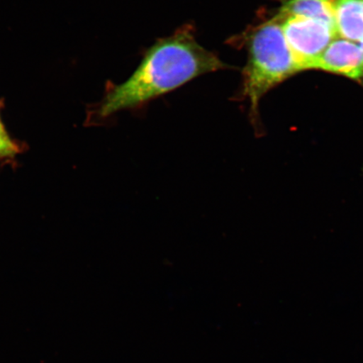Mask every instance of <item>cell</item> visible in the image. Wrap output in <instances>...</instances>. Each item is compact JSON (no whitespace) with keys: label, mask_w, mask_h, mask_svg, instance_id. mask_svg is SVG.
<instances>
[{"label":"cell","mask_w":363,"mask_h":363,"mask_svg":"<svg viewBox=\"0 0 363 363\" xmlns=\"http://www.w3.org/2000/svg\"><path fill=\"white\" fill-rule=\"evenodd\" d=\"M278 13L282 20L286 42L299 72L311 69L313 63L338 38L337 30L328 23Z\"/></svg>","instance_id":"obj_3"},{"label":"cell","mask_w":363,"mask_h":363,"mask_svg":"<svg viewBox=\"0 0 363 363\" xmlns=\"http://www.w3.org/2000/svg\"><path fill=\"white\" fill-rule=\"evenodd\" d=\"M286 42L279 13L257 26L248 40V60L242 72L243 99H248L253 121L264 95L298 72Z\"/></svg>","instance_id":"obj_2"},{"label":"cell","mask_w":363,"mask_h":363,"mask_svg":"<svg viewBox=\"0 0 363 363\" xmlns=\"http://www.w3.org/2000/svg\"><path fill=\"white\" fill-rule=\"evenodd\" d=\"M4 126L1 121V116H0V127Z\"/></svg>","instance_id":"obj_8"},{"label":"cell","mask_w":363,"mask_h":363,"mask_svg":"<svg viewBox=\"0 0 363 363\" xmlns=\"http://www.w3.org/2000/svg\"><path fill=\"white\" fill-rule=\"evenodd\" d=\"M279 12L324 21L335 28L333 0H285Z\"/></svg>","instance_id":"obj_6"},{"label":"cell","mask_w":363,"mask_h":363,"mask_svg":"<svg viewBox=\"0 0 363 363\" xmlns=\"http://www.w3.org/2000/svg\"><path fill=\"white\" fill-rule=\"evenodd\" d=\"M20 151L19 145L8 134L6 127H0V159L12 158Z\"/></svg>","instance_id":"obj_7"},{"label":"cell","mask_w":363,"mask_h":363,"mask_svg":"<svg viewBox=\"0 0 363 363\" xmlns=\"http://www.w3.org/2000/svg\"><path fill=\"white\" fill-rule=\"evenodd\" d=\"M229 66L199 45L194 29L181 27L169 38L157 40L133 75L108 89L98 108L99 117L142 106L188 82Z\"/></svg>","instance_id":"obj_1"},{"label":"cell","mask_w":363,"mask_h":363,"mask_svg":"<svg viewBox=\"0 0 363 363\" xmlns=\"http://www.w3.org/2000/svg\"><path fill=\"white\" fill-rule=\"evenodd\" d=\"M358 44H359V45H360V47H361V48H362V51H363V40H362V42H361V43H358Z\"/></svg>","instance_id":"obj_9"},{"label":"cell","mask_w":363,"mask_h":363,"mask_svg":"<svg viewBox=\"0 0 363 363\" xmlns=\"http://www.w3.org/2000/svg\"><path fill=\"white\" fill-rule=\"evenodd\" d=\"M335 26L338 38L363 40V0H333Z\"/></svg>","instance_id":"obj_5"},{"label":"cell","mask_w":363,"mask_h":363,"mask_svg":"<svg viewBox=\"0 0 363 363\" xmlns=\"http://www.w3.org/2000/svg\"><path fill=\"white\" fill-rule=\"evenodd\" d=\"M311 69L342 75L363 84V51L359 44L335 38L313 63Z\"/></svg>","instance_id":"obj_4"}]
</instances>
